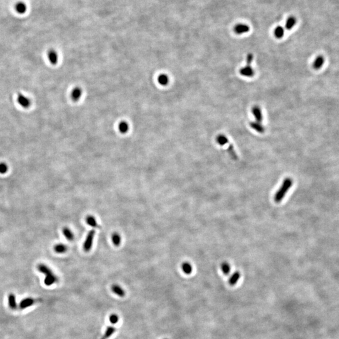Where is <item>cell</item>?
Wrapping results in <instances>:
<instances>
[{
  "mask_svg": "<svg viewBox=\"0 0 339 339\" xmlns=\"http://www.w3.org/2000/svg\"><path fill=\"white\" fill-rule=\"evenodd\" d=\"M293 180L290 178H286L284 181L283 182V183L279 190L276 192L274 197L275 202L276 203L280 202L288 192V191L290 190L291 187L293 185Z\"/></svg>",
  "mask_w": 339,
  "mask_h": 339,
  "instance_id": "cell-1",
  "label": "cell"
},
{
  "mask_svg": "<svg viewBox=\"0 0 339 339\" xmlns=\"http://www.w3.org/2000/svg\"><path fill=\"white\" fill-rule=\"evenodd\" d=\"M94 235H95V231L94 230H91L90 231H89V234H87V238L84 244V249L85 251L88 252L91 249L93 241H94Z\"/></svg>",
  "mask_w": 339,
  "mask_h": 339,
  "instance_id": "cell-2",
  "label": "cell"
},
{
  "mask_svg": "<svg viewBox=\"0 0 339 339\" xmlns=\"http://www.w3.org/2000/svg\"><path fill=\"white\" fill-rule=\"evenodd\" d=\"M239 73L241 75L246 77H252L254 75V70L251 65H246L239 70Z\"/></svg>",
  "mask_w": 339,
  "mask_h": 339,
  "instance_id": "cell-3",
  "label": "cell"
},
{
  "mask_svg": "<svg viewBox=\"0 0 339 339\" xmlns=\"http://www.w3.org/2000/svg\"><path fill=\"white\" fill-rule=\"evenodd\" d=\"M35 303V300L32 298H23L19 303V307L21 310L26 309L33 305Z\"/></svg>",
  "mask_w": 339,
  "mask_h": 339,
  "instance_id": "cell-4",
  "label": "cell"
},
{
  "mask_svg": "<svg viewBox=\"0 0 339 339\" xmlns=\"http://www.w3.org/2000/svg\"><path fill=\"white\" fill-rule=\"evenodd\" d=\"M252 113L253 116L255 118L256 121L259 123H262L263 117V113L261 109L258 106H255L252 109Z\"/></svg>",
  "mask_w": 339,
  "mask_h": 339,
  "instance_id": "cell-5",
  "label": "cell"
},
{
  "mask_svg": "<svg viewBox=\"0 0 339 339\" xmlns=\"http://www.w3.org/2000/svg\"><path fill=\"white\" fill-rule=\"evenodd\" d=\"M234 30L236 33L238 35H241L248 33L250 30V28L248 25L246 24H238L234 26Z\"/></svg>",
  "mask_w": 339,
  "mask_h": 339,
  "instance_id": "cell-6",
  "label": "cell"
},
{
  "mask_svg": "<svg viewBox=\"0 0 339 339\" xmlns=\"http://www.w3.org/2000/svg\"><path fill=\"white\" fill-rule=\"evenodd\" d=\"M8 303L9 309H11L13 310H14L17 309L18 304L16 303V296L13 293H9L8 297Z\"/></svg>",
  "mask_w": 339,
  "mask_h": 339,
  "instance_id": "cell-7",
  "label": "cell"
},
{
  "mask_svg": "<svg viewBox=\"0 0 339 339\" xmlns=\"http://www.w3.org/2000/svg\"><path fill=\"white\" fill-rule=\"evenodd\" d=\"M324 62H325V58L323 55L317 56L313 63L314 68L315 70L320 69L321 67L324 65Z\"/></svg>",
  "mask_w": 339,
  "mask_h": 339,
  "instance_id": "cell-8",
  "label": "cell"
},
{
  "mask_svg": "<svg viewBox=\"0 0 339 339\" xmlns=\"http://www.w3.org/2000/svg\"><path fill=\"white\" fill-rule=\"evenodd\" d=\"M249 125L253 129L255 130L256 132L262 134V133H264L265 131V128L263 126L261 123H259L257 121H253L250 123Z\"/></svg>",
  "mask_w": 339,
  "mask_h": 339,
  "instance_id": "cell-9",
  "label": "cell"
},
{
  "mask_svg": "<svg viewBox=\"0 0 339 339\" xmlns=\"http://www.w3.org/2000/svg\"><path fill=\"white\" fill-rule=\"evenodd\" d=\"M58 282V278L56 275H54V273L46 276L44 280V283L46 286H51L53 284L57 283Z\"/></svg>",
  "mask_w": 339,
  "mask_h": 339,
  "instance_id": "cell-10",
  "label": "cell"
},
{
  "mask_svg": "<svg viewBox=\"0 0 339 339\" xmlns=\"http://www.w3.org/2000/svg\"><path fill=\"white\" fill-rule=\"evenodd\" d=\"M37 270H38L39 272L43 273L45 276L53 273V271H52V270L49 267H48L47 266H46L45 265H43V264L38 265L37 266Z\"/></svg>",
  "mask_w": 339,
  "mask_h": 339,
  "instance_id": "cell-11",
  "label": "cell"
},
{
  "mask_svg": "<svg viewBox=\"0 0 339 339\" xmlns=\"http://www.w3.org/2000/svg\"><path fill=\"white\" fill-rule=\"evenodd\" d=\"M18 102L22 107H23L25 108L28 107L30 106V100L27 97H25L24 96H23L21 94H18Z\"/></svg>",
  "mask_w": 339,
  "mask_h": 339,
  "instance_id": "cell-12",
  "label": "cell"
},
{
  "mask_svg": "<svg viewBox=\"0 0 339 339\" xmlns=\"http://www.w3.org/2000/svg\"><path fill=\"white\" fill-rule=\"evenodd\" d=\"M297 23V19L295 16H290L287 21H286V23H285V28L286 29L290 30H292L294 26L296 25Z\"/></svg>",
  "mask_w": 339,
  "mask_h": 339,
  "instance_id": "cell-13",
  "label": "cell"
},
{
  "mask_svg": "<svg viewBox=\"0 0 339 339\" xmlns=\"http://www.w3.org/2000/svg\"><path fill=\"white\" fill-rule=\"evenodd\" d=\"M240 277H241V274L239 271L234 272L229 278V285L231 286H234L239 281Z\"/></svg>",
  "mask_w": 339,
  "mask_h": 339,
  "instance_id": "cell-14",
  "label": "cell"
},
{
  "mask_svg": "<svg viewBox=\"0 0 339 339\" xmlns=\"http://www.w3.org/2000/svg\"><path fill=\"white\" fill-rule=\"evenodd\" d=\"M285 34L284 28L282 26H278L275 28L274 30V35L276 38L280 39L282 38Z\"/></svg>",
  "mask_w": 339,
  "mask_h": 339,
  "instance_id": "cell-15",
  "label": "cell"
},
{
  "mask_svg": "<svg viewBox=\"0 0 339 339\" xmlns=\"http://www.w3.org/2000/svg\"><path fill=\"white\" fill-rule=\"evenodd\" d=\"M48 59L50 62V63L52 64H56L57 62V60H58V55L56 53L55 51L53 50H51L48 52Z\"/></svg>",
  "mask_w": 339,
  "mask_h": 339,
  "instance_id": "cell-16",
  "label": "cell"
},
{
  "mask_svg": "<svg viewBox=\"0 0 339 339\" xmlns=\"http://www.w3.org/2000/svg\"><path fill=\"white\" fill-rule=\"evenodd\" d=\"M62 232H63V236L66 238V239L67 240H68V241H73L74 240V234L69 228H68L67 227H63V230H62Z\"/></svg>",
  "mask_w": 339,
  "mask_h": 339,
  "instance_id": "cell-17",
  "label": "cell"
},
{
  "mask_svg": "<svg viewBox=\"0 0 339 339\" xmlns=\"http://www.w3.org/2000/svg\"><path fill=\"white\" fill-rule=\"evenodd\" d=\"M216 141L217 143L221 146H224L226 144L229 143V139L224 134H219L216 138Z\"/></svg>",
  "mask_w": 339,
  "mask_h": 339,
  "instance_id": "cell-18",
  "label": "cell"
},
{
  "mask_svg": "<svg viewBox=\"0 0 339 339\" xmlns=\"http://www.w3.org/2000/svg\"><path fill=\"white\" fill-rule=\"evenodd\" d=\"M16 11L19 14H23L26 11V6L23 2H18L15 5Z\"/></svg>",
  "mask_w": 339,
  "mask_h": 339,
  "instance_id": "cell-19",
  "label": "cell"
},
{
  "mask_svg": "<svg viewBox=\"0 0 339 339\" xmlns=\"http://www.w3.org/2000/svg\"><path fill=\"white\" fill-rule=\"evenodd\" d=\"M82 93V92L81 89H80L79 87L75 88L72 90V94H71L72 99L74 100V101H78L81 97Z\"/></svg>",
  "mask_w": 339,
  "mask_h": 339,
  "instance_id": "cell-20",
  "label": "cell"
},
{
  "mask_svg": "<svg viewBox=\"0 0 339 339\" xmlns=\"http://www.w3.org/2000/svg\"><path fill=\"white\" fill-rule=\"evenodd\" d=\"M53 249L55 253H58V254H62L67 251V247L63 244H58L54 246Z\"/></svg>",
  "mask_w": 339,
  "mask_h": 339,
  "instance_id": "cell-21",
  "label": "cell"
},
{
  "mask_svg": "<svg viewBox=\"0 0 339 339\" xmlns=\"http://www.w3.org/2000/svg\"><path fill=\"white\" fill-rule=\"evenodd\" d=\"M182 270L186 274V275H190V273H192V270H193V268H192V266L188 262H185L183 263V265H182Z\"/></svg>",
  "mask_w": 339,
  "mask_h": 339,
  "instance_id": "cell-22",
  "label": "cell"
},
{
  "mask_svg": "<svg viewBox=\"0 0 339 339\" xmlns=\"http://www.w3.org/2000/svg\"><path fill=\"white\" fill-rule=\"evenodd\" d=\"M112 290L114 293H116L117 295L119 297H123L125 295L124 290L118 285H113L112 287Z\"/></svg>",
  "mask_w": 339,
  "mask_h": 339,
  "instance_id": "cell-23",
  "label": "cell"
},
{
  "mask_svg": "<svg viewBox=\"0 0 339 339\" xmlns=\"http://www.w3.org/2000/svg\"><path fill=\"white\" fill-rule=\"evenodd\" d=\"M158 81L160 84L162 85H166L168 84L169 82V78L165 74H161L160 75L158 78Z\"/></svg>",
  "mask_w": 339,
  "mask_h": 339,
  "instance_id": "cell-24",
  "label": "cell"
},
{
  "mask_svg": "<svg viewBox=\"0 0 339 339\" xmlns=\"http://www.w3.org/2000/svg\"><path fill=\"white\" fill-rule=\"evenodd\" d=\"M86 222L90 226H91L92 227H98L97 222L96 219L93 216H88L86 218Z\"/></svg>",
  "mask_w": 339,
  "mask_h": 339,
  "instance_id": "cell-25",
  "label": "cell"
},
{
  "mask_svg": "<svg viewBox=\"0 0 339 339\" xmlns=\"http://www.w3.org/2000/svg\"><path fill=\"white\" fill-rule=\"evenodd\" d=\"M118 128H119V130L120 131L121 133H126L129 129V125L126 122L123 121V122H121L119 123Z\"/></svg>",
  "mask_w": 339,
  "mask_h": 339,
  "instance_id": "cell-26",
  "label": "cell"
},
{
  "mask_svg": "<svg viewBox=\"0 0 339 339\" xmlns=\"http://www.w3.org/2000/svg\"><path fill=\"white\" fill-rule=\"evenodd\" d=\"M228 152L230 155V156H231V158L233 159V160H236L238 159V155L234 150V146L232 145V144H229V148H228Z\"/></svg>",
  "mask_w": 339,
  "mask_h": 339,
  "instance_id": "cell-27",
  "label": "cell"
},
{
  "mask_svg": "<svg viewBox=\"0 0 339 339\" xmlns=\"http://www.w3.org/2000/svg\"><path fill=\"white\" fill-rule=\"evenodd\" d=\"M112 241L113 244L116 246H119V244L121 243V236L118 233H114L112 236Z\"/></svg>",
  "mask_w": 339,
  "mask_h": 339,
  "instance_id": "cell-28",
  "label": "cell"
},
{
  "mask_svg": "<svg viewBox=\"0 0 339 339\" xmlns=\"http://www.w3.org/2000/svg\"><path fill=\"white\" fill-rule=\"evenodd\" d=\"M116 331V329L115 328L112 327H108L106 331V332L104 335V336L102 337V339H107L108 337H109L110 336H112V334Z\"/></svg>",
  "mask_w": 339,
  "mask_h": 339,
  "instance_id": "cell-29",
  "label": "cell"
},
{
  "mask_svg": "<svg viewBox=\"0 0 339 339\" xmlns=\"http://www.w3.org/2000/svg\"><path fill=\"white\" fill-rule=\"evenodd\" d=\"M221 270H222V272L224 273V275H227L230 273V271H231L230 265L227 263L224 262V263H222V265H221Z\"/></svg>",
  "mask_w": 339,
  "mask_h": 339,
  "instance_id": "cell-30",
  "label": "cell"
},
{
  "mask_svg": "<svg viewBox=\"0 0 339 339\" xmlns=\"http://www.w3.org/2000/svg\"><path fill=\"white\" fill-rule=\"evenodd\" d=\"M8 167L5 163H0V173L4 174L8 172Z\"/></svg>",
  "mask_w": 339,
  "mask_h": 339,
  "instance_id": "cell-31",
  "label": "cell"
},
{
  "mask_svg": "<svg viewBox=\"0 0 339 339\" xmlns=\"http://www.w3.org/2000/svg\"><path fill=\"white\" fill-rule=\"evenodd\" d=\"M118 320H119L118 316L117 315H116V314H112L109 317V321L112 324H116L118 322Z\"/></svg>",
  "mask_w": 339,
  "mask_h": 339,
  "instance_id": "cell-32",
  "label": "cell"
},
{
  "mask_svg": "<svg viewBox=\"0 0 339 339\" xmlns=\"http://www.w3.org/2000/svg\"><path fill=\"white\" fill-rule=\"evenodd\" d=\"M253 59H254V57H253V55L252 53H249L248 54L247 57H246V63H247V65H251L253 61Z\"/></svg>",
  "mask_w": 339,
  "mask_h": 339,
  "instance_id": "cell-33",
  "label": "cell"
}]
</instances>
